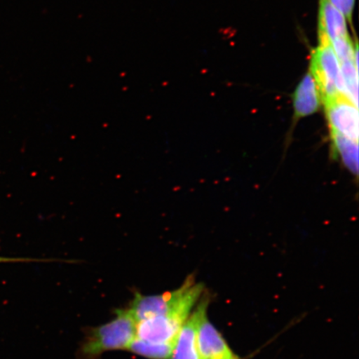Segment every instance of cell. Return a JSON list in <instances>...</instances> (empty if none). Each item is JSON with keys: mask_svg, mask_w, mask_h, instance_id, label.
I'll return each mask as SVG.
<instances>
[{"mask_svg": "<svg viewBox=\"0 0 359 359\" xmlns=\"http://www.w3.org/2000/svg\"><path fill=\"white\" fill-rule=\"evenodd\" d=\"M334 147L339 152L341 159L346 167L354 174L358 170V142L350 140L339 135L332 134Z\"/></svg>", "mask_w": 359, "mask_h": 359, "instance_id": "8fae6325", "label": "cell"}, {"mask_svg": "<svg viewBox=\"0 0 359 359\" xmlns=\"http://www.w3.org/2000/svg\"><path fill=\"white\" fill-rule=\"evenodd\" d=\"M197 349L201 359H233L230 348L206 317L201 316L197 327Z\"/></svg>", "mask_w": 359, "mask_h": 359, "instance_id": "8992f818", "label": "cell"}, {"mask_svg": "<svg viewBox=\"0 0 359 359\" xmlns=\"http://www.w3.org/2000/svg\"><path fill=\"white\" fill-rule=\"evenodd\" d=\"M173 348L172 344L151 343L135 338L128 350L149 359H169L172 356Z\"/></svg>", "mask_w": 359, "mask_h": 359, "instance_id": "30bf717a", "label": "cell"}, {"mask_svg": "<svg viewBox=\"0 0 359 359\" xmlns=\"http://www.w3.org/2000/svg\"><path fill=\"white\" fill-rule=\"evenodd\" d=\"M206 306L208 303L204 300L182 325L174 344L172 359H201L197 349V327L206 313Z\"/></svg>", "mask_w": 359, "mask_h": 359, "instance_id": "52a82bcc", "label": "cell"}, {"mask_svg": "<svg viewBox=\"0 0 359 359\" xmlns=\"http://www.w3.org/2000/svg\"><path fill=\"white\" fill-rule=\"evenodd\" d=\"M330 2L343 13L349 24L352 25L355 0H330Z\"/></svg>", "mask_w": 359, "mask_h": 359, "instance_id": "7c38bea8", "label": "cell"}, {"mask_svg": "<svg viewBox=\"0 0 359 359\" xmlns=\"http://www.w3.org/2000/svg\"><path fill=\"white\" fill-rule=\"evenodd\" d=\"M187 320L170 313L147 318L137 323L136 338L151 343L175 344Z\"/></svg>", "mask_w": 359, "mask_h": 359, "instance_id": "5b68a950", "label": "cell"}, {"mask_svg": "<svg viewBox=\"0 0 359 359\" xmlns=\"http://www.w3.org/2000/svg\"><path fill=\"white\" fill-rule=\"evenodd\" d=\"M321 102L320 90L309 69L294 93V119L299 120L316 114L320 109Z\"/></svg>", "mask_w": 359, "mask_h": 359, "instance_id": "ba28073f", "label": "cell"}, {"mask_svg": "<svg viewBox=\"0 0 359 359\" xmlns=\"http://www.w3.org/2000/svg\"><path fill=\"white\" fill-rule=\"evenodd\" d=\"M203 287L196 284L194 280L188 279L181 288L163 294L146 296L136 294L129 311L137 323L167 313L188 318L198 302Z\"/></svg>", "mask_w": 359, "mask_h": 359, "instance_id": "6da1fadb", "label": "cell"}, {"mask_svg": "<svg viewBox=\"0 0 359 359\" xmlns=\"http://www.w3.org/2000/svg\"><path fill=\"white\" fill-rule=\"evenodd\" d=\"M21 259H10V258H4L0 257V262H22Z\"/></svg>", "mask_w": 359, "mask_h": 359, "instance_id": "4fadbf2b", "label": "cell"}, {"mask_svg": "<svg viewBox=\"0 0 359 359\" xmlns=\"http://www.w3.org/2000/svg\"><path fill=\"white\" fill-rule=\"evenodd\" d=\"M323 102L331 133L358 142V106L343 94L327 98Z\"/></svg>", "mask_w": 359, "mask_h": 359, "instance_id": "277c9868", "label": "cell"}, {"mask_svg": "<svg viewBox=\"0 0 359 359\" xmlns=\"http://www.w3.org/2000/svg\"><path fill=\"white\" fill-rule=\"evenodd\" d=\"M137 321L131 311L120 309L107 324L94 329L85 341L81 354L86 359L100 357L111 350L128 349L136 338Z\"/></svg>", "mask_w": 359, "mask_h": 359, "instance_id": "7a4b0ae2", "label": "cell"}, {"mask_svg": "<svg viewBox=\"0 0 359 359\" xmlns=\"http://www.w3.org/2000/svg\"><path fill=\"white\" fill-rule=\"evenodd\" d=\"M318 7V32L325 34L331 42L349 37L346 18L330 0H320Z\"/></svg>", "mask_w": 359, "mask_h": 359, "instance_id": "9c48e42d", "label": "cell"}, {"mask_svg": "<svg viewBox=\"0 0 359 359\" xmlns=\"http://www.w3.org/2000/svg\"><path fill=\"white\" fill-rule=\"evenodd\" d=\"M318 34V44L312 51L309 70L316 81L322 102H324L339 94L344 95V87L339 61L330 38L324 33Z\"/></svg>", "mask_w": 359, "mask_h": 359, "instance_id": "3957f363", "label": "cell"}, {"mask_svg": "<svg viewBox=\"0 0 359 359\" xmlns=\"http://www.w3.org/2000/svg\"><path fill=\"white\" fill-rule=\"evenodd\" d=\"M233 359H238V358H236V357H234V358H233Z\"/></svg>", "mask_w": 359, "mask_h": 359, "instance_id": "5bb4252c", "label": "cell"}]
</instances>
